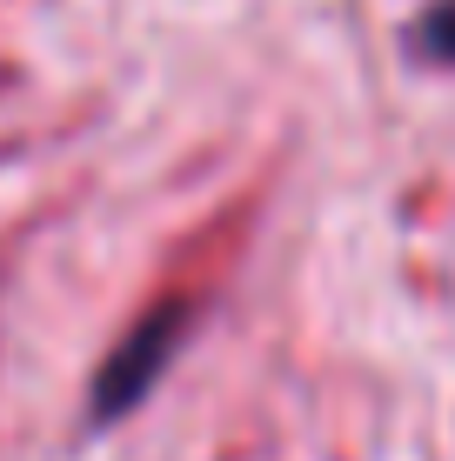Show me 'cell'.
<instances>
[{
  "label": "cell",
  "mask_w": 455,
  "mask_h": 461,
  "mask_svg": "<svg viewBox=\"0 0 455 461\" xmlns=\"http://www.w3.org/2000/svg\"><path fill=\"white\" fill-rule=\"evenodd\" d=\"M187 321H195V308L175 294V301H161V308H148L141 321L121 335V348L101 361V375H94V421H121L128 408H141V394L161 381V368L175 361V348L187 335Z\"/></svg>",
  "instance_id": "obj_1"
},
{
  "label": "cell",
  "mask_w": 455,
  "mask_h": 461,
  "mask_svg": "<svg viewBox=\"0 0 455 461\" xmlns=\"http://www.w3.org/2000/svg\"><path fill=\"white\" fill-rule=\"evenodd\" d=\"M409 47H415V60H429V68H455V0H435V7L415 14Z\"/></svg>",
  "instance_id": "obj_2"
}]
</instances>
